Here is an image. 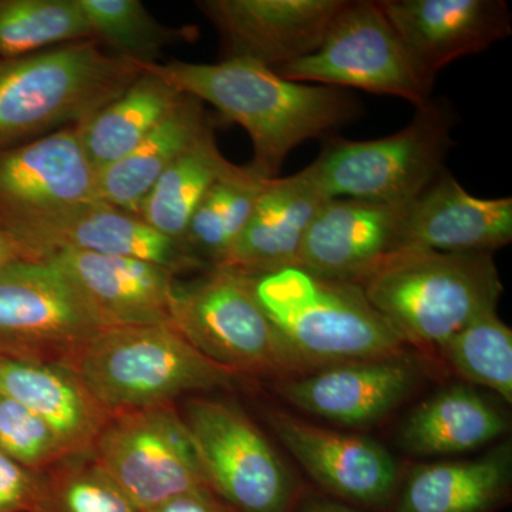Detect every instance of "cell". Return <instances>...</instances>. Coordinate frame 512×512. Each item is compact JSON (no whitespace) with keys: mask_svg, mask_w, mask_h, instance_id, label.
I'll list each match as a JSON object with an SVG mask.
<instances>
[{"mask_svg":"<svg viewBox=\"0 0 512 512\" xmlns=\"http://www.w3.org/2000/svg\"><path fill=\"white\" fill-rule=\"evenodd\" d=\"M421 79L461 57L478 55L510 37L512 15L503 0H380Z\"/></svg>","mask_w":512,"mask_h":512,"instance_id":"obj_15","label":"cell"},{"mask_svg":"<svg viewBox=\"0 0 512 512\" xmlns=\"http://www.w3.org/2000/svg\"><path fill=\"white\" fill-rule=\"evenodd\" d=\"M59 365L110 413L173 403L185 393L229 387L235 379L170 323L101 329Z\"/></svg>","mask_w":512,"mask_h":512,"instance_id":"obj_5","label":"cell"},{"mask_svg":"<svg viewBox=\"0 0 512 512\" xmlns=\"http://www.w3.org/2000/svg\"><path fill=\"white\" fill-rule=\"evenodd\" d=\"M170 325L234 376H269L281 382L312 372L293 355L256 301L249 278L227 269H208L188 284L177 281Z\"/></svg>","mask_w":512,"mask_h":512,"instance_id":"obj_6","label":"cell"},{"mask_svg":"<svg viewBox=\"0 0 512 512\" xmlns=\"http://www.w3.org/2000/svg\"><path fill=\"white\" fill-rule=\"evenodd\" d=\"M346 0H201L198 10L221 40L222 60L244 59L278 72L312 55Z\"/></svg>","mask_w":512,"mask_h":512,"instance_id":"obj_14","label":"cell"},{"mask_svg":"<svg viewBox=\"0 0 512 512\" xmlns=\"http://www.w3.org/2000/svg\"><path fill=\"white\" fill-rule=\"evenodd\" d=\"M266 417L322 494L366 512L387 511L402 474L383 444L316 426L284 410H269Z\"/></svg>","mask_w":512,"mask_h":512,"instance_id":"obj_13","label":"cell"},{"mask_svg":"<svg viewBox=\"0 0 512 512\" xmlns=\"http://www.w3.org/2000/svg\"><path fill=\"white\" fill-rule=\"evenodd\" d=\"M0 231L8 234L32 261L62 251L126 256L171 269L175 275L207 266L183 242L165 237L140 215L104 201L49 210H20L0 205Z\"/></svg>","mask_w":512,"mask_h":512,"instance_id":"obj_11","label":"cell"},{"mask_svg":"<svg viewBox=\"0 0 512 512\" xmlns=\"http://www.w3.org/2000/svg\"><path fill=\"white\" fill-rule=\"evenodd\" d=\"M409 205L332 198L320 208L306 234L299 268L357 284L399 249Z\"/></svg>","mask_w":512,"mask_h":512,"instance_id":"obj_16","label":"cell"},{"mask_svg":"<svg viewBox=\"0 0 512 512\" xmlns=\"http://www.w3.org/2000/svg\"><path fill=\"white\" fill-rule=\"evenodd\" d=\"M100 201L97 173L76 127L0 151V205L49 210Z\"/></svg>","mask_w":512,"mask_h":512,"instance_id":"obj_21","label":"cell"},{"mask_svg":"<svg viewBox=\"0 0 512 512\" xmlns=\"http://www.w3.org/2000/svg\"><path fill=\"white\" fill-rule=\"evenodd\" d=\"M511 446L474 460L414 467L386 512H497L511 500Z\"/></svg>","mask_w":512,"mask_h":512,"instance_id":"obj_23","label":"cell"},{"mask_svg":"<svg viewBox=\"0 0 512 512\" xmlns=\"http://www.w3.org/2000/svg\"><path fill=\"white\" fill-rule=\"evenodd\" d=\"M69 276L106 328L171 322L177 275L126 256L62 251L47 256Z\"/></svg>","mask_w":512,"mask_h":512,"instance_id":"obj_18","label":"cell"},{"mask_svg":"<svg viewBox=\"0 0 512 512\" xmlns=\"http://www.w3.org/2000/svg\"><path fill=\"white\" fill-rule=\"evenodd\" d=\"M450 109L430 100L402 130L377 140H332L309 167L329 198L409 205L443 174Z\"/></svg>","mask_w":512,"mask_h":512,"instance_id":"obj_7","label":"cell"},{"mask_svg":"<svg viewBox=\"0 0 512 512\" xmlns=\"http://www.w3.org/2000/svg\"><path fill=\"white\" fill-rule=\"evenodd\" d=\"M215 141L214 127L174 161L148 192L138 215L165 237L183 242L192 214L218 181L237 173Z\"/></svg>","mask_w":512,"mask_h":512,"instance_id":"obj_27","label":"cell"},{"mask_svg":"<svg viewBox=\"0 0 512 512\" xmlns=\"http://www.w3.org/2000/svg\"><path fill=\"white\" fill-rule=\"evenodd\" d=\"M106 328L59 266L13 262L0 271V356L60 363Z\"/></svg>","mask_w":512,"mask_h":512,"instance_id":"obj_12","label":"cell"},{"mask_svg":"<svg viewBox=\"0 0 512 512\" xmlns=\"http://www.w3.org/2000/svg\"><path fill=\"white\" fill-rule=\"evenodd\" d=\"M90 454L138 512L207 487L190 431L173 403L111 414Z\"/></svg>","mask_w":512,"mask_h":512,"instance_id":"obj_9","label":"cell"},{"mask_svg":"<svg viewBox=\"0 0 512 512\" xmlns=\"http://www.w3.org/2000/svg\"><path fill=\"white\" fill-rule=\"evenodd\" d=\"M143 72L96 39L0 59V151L80 126Z\"/></svg>","mask_w":512,"mask_h":512,"instance_id":"obj_3","label":"cell"},{"mask_svg":"<svg viewBox=\"0 0 512 512\" xmlns=\"http://www.w3.org/2000/svg\"><path fill=\"white\" fill-rule=\"evenodd\" d=\"M93 39L130 62L157 63L167 47L194 42L195 26H165L138 0H79Z\"/></svg>","mask_w":512,"mask_h":512,"instance_id":"obj_29","label":"cell"},{"mask_svg":"<svg viewBox=\"0 0 512 512\" xmlns=\"http://www.w3.org/2000/svg\"><path fill=\"white\" fill-rule=\"evenodd\" d=\"M276 73L293 82L399 97L416 109L429 103L433 90L373 0L346 2L318 49Z\"/></svg>","mask_w":512,"mask_h":512,"instance_id":"obj_10","label":"cell"},{"mask_svg":"<svg viewBox=\"0 0 512 512\" xmlns=\"http://www.w3.org/2000/svg\"><path fill=\"white\" fill-rule=\"evenodd\" d=\"M268 183V178L261 177L249 164L218 181L188 222L185 248L208 269L217 268L247 227Z\"/></svg>","mask_w":512,"mask_h":512,"instance_id":"obj_28","label":"cell"},{"mask_svg":"<svg viewBox=\"0 0 512 512\" xmlns=\"http://www.w3.org/2000/svg\"><path fill=\"white\" fill-rule=\"evenodd\" d=\"M93 39L79 0H0V59Z\"/></svg>","mask_w":512,"mask_h":512,"instance_id":"obj_30","label":"cell"},{"mask_svg":"<svg viewBox=\"0 0 512 512\" xmlns=\"http://www.w3.org/2000/svg\"><path fill=\"white\" fill-rule=\"evenodd\" d=\"M367 302L406 345L441 350L503 293L493 254L402 248L360 279Z\"/></svg>","mask_w":512,"mask_h":512,"instance_id":"obj_2","label":"cell"},{"mask_svg":"<svg viewBox=\"0 0 512 512\" xmlns=\"http://www.w3.org/2000/svg\"><path fill=\"white\" fill-rule=\"evenodd\" d=\"M416 366L409 357L362 360L320 367L279 382L293 406L342 426L383 419L412 393Z\"/></svg>","mask_w":512,"mask_h":512,"instance_id":"obj_17","label":"cell"},{"mask_svg":"<svg viewBox=\"0 0 512 512\" xmlns=\"http://www.w3.org/2000/svg\"><path fill=\"white\" fill-rule=\"evenodd\" d=\"M42 474L33 512H138L92 454L64 458Z\"/></svg>","mask_w":512,"mask_h":512,"instance_id":"obj_32","label":"cell"},{"mask_svg":"<svg viewBox=\"0 0 512 512\" xmlns=\"http://www.w3.org/2000/svg\"><path fill=\"white\" fill-rule=\"evenodd\" d=\"M295 512H366L322 493L308 490Z\"/></svg>","mask_w":512,"mask_h":512,"instance_id":"obj_36","label":"cell"},{"mask_svg":"<svg viewBox=\"0 0 512 512\" xmlns=\"http://www.w3.org/2000/svg\"><path fill=\"white\" fill-rule=\"evenodd\" d=\"M42 474L20 466L0 450V512H33Z\"/></svg>","mask_w":512,"mask_h":512,"instance_id":"obj_34","label":"cell"},{"mask_svg":"<svg viewBox=\"0 0 512 512\" xmlns=\"http://www.w3.org/2000/svg\"><path fill=\"white\" fill-rule=\"evenodd\" d=\"M183 94L144 66L126 92L76 126L84 154L94 171L126 157L173 111Z\"/></svg>","mask_w":512,"mask_h":512,"instance_id":"obj_26","label":"cell"},{"mask_svg":"<svg viewBox=\"0 0 512 512\" xmlns=\"http://www.w3.org/2000/svg\"><path fill=\"white\" fill-rule=\"evenodd\" d=\"M329 200L311 167L291 177L272 178L247 227L217 268L255 278L298 266L306 234Z\"/></svg>","mask_w":512,"mask_h":512,"instance_id":"obj_19","label":"cell"},{"mask_svg":"<svg viewBox=\"0 0 512 512\" xmlns=\"http://www.w3.org/2000/svg\"><path fill=\"white\" fill-rule=\"evenodd\" d=\"M249 282L288 348L312 372L339 363L407 356L406 343L353 282L322 278L299 266Z\"/></svg>","mask_w":512,"mask_h":512,"instance_id":"obj_4","label":"cell"},{"mask_svg":"<svg viewBox=\"0 0 512 512\" xmlns=\"http://www.w3.org/2000/svg\"><path fill=\"white\" fill-rule=\"evenodd\" d=\"M440 352L467 382L487 387L512 403V330L497 311L471 320Z\"/></svg>","mask_w":512,"mask_h":512,"instance_id":"obj_31","label":"cell"},{"mask_svg":"<svg viewBox=\"0 0 512 512\" xmlns=\"http://www.w3.org/2000/svg\"><path fill=\"white\" fill-rule=\"evenodd\" d=\"M0 450L35 473H45L72 457L45 421L5 396L0 397Z\"/></svg>","mask_w":512,"mask_h":512,"instance_id":"obj_33","label":"cell"},{"mask_svg":"<svg viewBox=\"0 0 512 512\" xmlns=\"http://www.w3.org/2000/svg\"><path fill=\"white\" fill-rule=\"evenodd\" d=\"M507 430V417L493 403L470 387L454 386L414 409L399 440L413 456H453L487 446Z\"/></svg>","mask_w":512,"mask_h":512,"instance_id":"obj_25","label":"cell"},{"mask_svg":"<svg viewBox=\"0 0 512 512\" xmlns=\"http://www.w3.org/2000/svg\"><path fill=\"white\" fill-rule=\"evenodd\" d=\"M29 259L22 248L13 241L5 232L0 231V271L13 262L26 261ZM32 261V259H29Z\"/></svg>","mask_w":512,"mask_h":512,"instance_id":"obj_37","label":"cell"},{"mask_svg":"<svg viewBox=\"0 0 512 512\" xmlns=\"http://www.w3.org/2000/svg\"><path fill=\"white\" fill-rule=\"evenodd\" d=\"M210 128L204 103L183 94L173 111L133 151L97 173L100 201L138 215L165 170Z\"/></svg>","mask_w":512,"mask_h":512,"instance_id":"obj_24","label":"cell"},{"mask_svg":"<svg viewBox=\"0 0 512 512\" xmlns=\"http://www.w3.org/2000/svg\"><path fill=\"white\" fill-rule=\"evenodd\" d=\"M150 512H241L208 487L180 495Z\"/></svg>","mask_w":512,"mask_h":512,"instance_id":"obj_35","label":"cell"},{"mask_svg":"<svg viewBox=\"0 0 512 512\" xmlns=\"http://www.w3.org/2000/svg\"><path fill=\"white\" fill-rule=\"evenodd\" d=\"M0 393L45 421L69 456L92 453L113 414L59 363L0 356Z\"/></svg>","mask_w":512,"mask_h":512,"instance_id":"obj_22","label":"cell"},{"mask_svg":"<svg viewBox=\"0 0 512 512\" xmlns=\"http://www.w3.org/2000/svg\"><path fill=\"white\" fill-rule=\"evenodd\" d=\"M181 416L218 497L241 512H295L309 488L239 407L191 397Z\"/></svg>","mask_w":512,"mask_h":512,"instance_id":"obj_8","label":"cell"},{"mask_svg":"<svg viewBox=\"0 0 512 512\" xmlns=\"http://www.w3.org/2000/svg\"><path fill=\"white\" fill-rule=\"evenodd\" d=\"M146 66L178 93L211 104L225 120L244 128L254 147L249 165L268 180L278 177L296 147L328 136L362 111L349 90L293 82L249 60Z\"/></svg>","mask_w":512,"mask_h":512,"instance_id":"obj_1","label":"cell"},{"mask_svg":"<svg viewBox=\"0 0 512 512\" xmlns=\"http://www.w3.org/2000/svg\"><path fill=\"white\" fill-rule=\"evenodd\" d=\"M512 241L511 198L468 194L447 171L407 207L400 247L450 254L488 252Z\"/></svg>","mask_w":512,"mask_h":512,"instance_id":"obj_20","label":"cell"},{"mask_svg":"<svg viewBox=\"0 0 512 512\" xmlns=\"http://www.w3.org/2000/svg\"><path fill=\"white\" fill-rule=\"evenodd\" d=\"M0 397H2V393H0Z\"/></svg>","mask_w":512,"mask_h":512,"instance_id":"obj_38","label":"cell"}]
</instances>
